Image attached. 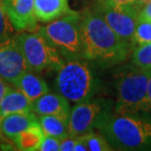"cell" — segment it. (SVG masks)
I'll return each mask as SVG.
<instances>
[{
  "label": "cell",
  "mask_w": 151,
  "mask_h": 151,
  "mask_svg": "<svg viewBox=\"0 0 151 151\" xmlns=\"http://www.w3.org/2000/svg\"><path fill=\"white\" fill-rule=\"evenodd\" d=\"M151 42V21H138L134 29L132 43L144 44Z\"/></svg>",
  "instance_id": "cell-21"
},
{
  "label": "cell",
  "mask_w": 151,
  "mask_h": 151,
  "mask_svg": "<svg viewBox=\"0 0 151 151\" xmlns=\"http://www.w3.org/2000/svg\"><path fill=\"white\" fill-rule=\"evenodd\" d=\"M149 1H150V0H135L134 3L141 9V8H142V6H144L146 3H148Z\"/></svg>",
  "instance_id": "cell-30"
},
{
  "label": "cell",
  "mask_w": 151,
  "mask_h": 151,
  "mask_svg": "<svg viewBox=\"0 0 151 151\" xmlns=\"http://www.w3.org/2000/svg\"><path fill=\"white\" fill-rule=\"evenodd\" d=\"M104 106L101 101L89 98L75 103L68 121V131L71 137H78L93 131L97 118Z\"/></svg>",
  "instance_id": "cell-8"
},
{
  "label": "cell",
  "mask_w": 151,
  "mask_h": 151,
  "mask_svg": "<svg viewBox=\"0 0 151 151\" xmlns=\"http://www.w3.org/2000/svg\"><path fill=\"white\" fill-rule=\"evenodd\" d=\"M135 0H99L98 2L104 3V4H110V5H123V4H129L134 3Z\"/></svg>",
  "instance_id": "cell-26"
},
{
  "label": "cell",
  "mask_w": 151,
  "mask_h": 151,
  "mask_svg": "<svg viewBox=\"0 0 151 151\" xmlns=\"http://www.w3.org/2000/svg\"><path fill=\"white\" fill-rule=\"evenodd\" d=\"M87 148L86 146V143L83 142V138L81 135L76 137V144H75V151H86Z\"/></svg>",
  "instance_id": "cell-27"
},
{
  "label": "cell",
  "mask_w": 151,
  "mask_h": 151,
  "mask_svg": "<svg viewBox=\"0 0 151 151\" xmlns=\"http://www.w3.org/2000/svg\"><path fill=\"white\" fill-rule=\"evenodd\" d=\"M60 141L61 139L51 135H44L40 144H39L38 151H59Z\"/></svg>",
  "instance_id": "cell-22"
},
{
  "label": "cell",
  "mask_w": 151,
  "mask_h": 151,
  "mask_svg": "<svg viewBox=\"0 0 151 151\" xmlns=\"http://www.w3.org/2000/svg\"><path fill=\"white\" fill-rule=\"evenodd\" d=\"M148 72V89H147V103H148V112L151 113V70Z\"/></svg>",
  "instance_id": "cell-29"
},
{
  "label": "cell",
  "mask_w": 151,
  "mask_h": 151,
  "mask_svg": "<svg viewBox=\"0 0 151 151\" xmlns=\"http://www.w3.org/2000/svg\"><path fill=\"white\" fill-rule=\"evenodd\" d=\"M17 149L16 146L10 141L6 140L0 134V150H14Z\"/></svg>",
  "instance_id": "cell-25"
},
{
  "label": "cell",
  "mask_w": 151,
  "mask_h": 151,
  "mask_svg": "<svg viewBox=\"0 0 151 151\" xmlns=\"http://www.w3.org/2000/svg\"><path fill=\"white\" fill-rule=\"evenodd\" d=\"M43 137L44 134L39 123H37L21 132L15 139L14 145L18 150L35 151L37 150Z\"/></svg>",
  "instance_id": "cell-17"
},
{
  "label": "cell",
  "mask_w": 151,
  "mask_h": 151,
  "mask_svg": "<svg viewBox=\"0 0 151 151\" xmlns=\"http://www.w3.org/2000/svg\"><path fill=\"white\" fill-rule=\"evenodd\" d=\"M37 123L38 117L32 111L8 114L0 118V134L6 140L14 144L21 132Z\"/></svg>",
  "instance_id": "cell-12"
},
{
  "label": "cell",
  "mask_w": 151,
  "mask_h": 151,
  "mask_svg": "<svg viewBox=\"0 0 151 151\" xmlns=\"http://www.w3.org/2000/svg\"><path fill=\"white\" fill-rule=\"evenodd\" d=\"M95 10L111 29L128 43L132 42L140 8L134 4L110 5L98 2Z\"/></svg>",
  "instance_id": "cell-7"
},
{
  "label": "cell",
  "mask_w": 151,
  "mask_h": 151,
  "mask_svg": "<svg viewBox=\"0 0 151 151\" xmlns=\"http://www.w3.org/2000/svg\"><path fill=\"white\" fill-rule=\"evenodd\" d=\"M13 84L15 87L20 89L31 102L49 91L46 81L40 76H38L37 73L29 70L21 75Z\"/></svg>",
  "instance_id": "cell-14"
},
{
  "label": "cell",
  "mask_w": 151,
  "mask_h": 151,
  "mask_svg": "<svg viewBox=\"0 0 151 151\" xmlns=\"http://www.w3.org/2000/svg\"><path fill=\"white\" fill-rule=\"evenodd\" d=\"M55 87L57 92L73 103L91 98L96 80L87 60L81 58L64 62L57 71Z\"/></svg>",
  "instance_id": "cell-4"
},
{
  "label": "cell",
  "mask_w": 151,
  "mask_h": 151,
  "mask_svg": "<svg viewBox=\"0 0 151 151\" xmlns=\"http://www.w3.org/2000/svg\"><path fill=\"white\" fill-rule=\"evenodd\" d=\"M147 89V70L134 65L124 67L116 76L117 99L115 112L120 115H137L140 112H148Z\"/></svg>",
  "instance_id": "cell-3"
},
{
  "label": "cell",
  "mask_w": 151,
  "mask_h": 151,
  "mask_svg": "<svg viewBox=\"0 0 151 151\" xmlns=\"http://www.w3.org/2000/svg\"><path fill=\"white\" fill-rule=\"evenodd\" d=\"M95 128L115 149H151V122L146 119L135 115H120L103 108Z\"/></svg>",
  "instance_id": "cell-2"
},
{
  "label": "cell",
  "mask_w": 151,
  "mask_h": 151,
  "mask_svg": "<svg viewBox=\"0 0 151 151\" xmlns=\"http://www.w3.org/2000/svg\"><path fill=\"white\" fill-rule=\"evenodd\" d=\"M31 111L37 116L52 115L69 121L70 101L59 92H46L31 103Z\"/></svg>",
  "instance_id": "cell-11"
},
{
  "label": "cell",
  "mask_w": 151,
  "mask_h": 151,
  "mask_svg": "<svg viewBox=\"0 0 151 151\" xmlns=\"http://www.w3.org/2000/svg\"><path fill=\"white\" fill-rule=\"evenodd\" d=\"M39 126L43 132L44 135H51L59 139H64L69 137L68 121L60 117L52 115H44L37 116Z\"/></svg>",
  "instance_id": "cell-16"
},
{
  "label": "cell",
  "mask_w": 151,
  "mask_h": 151,
  "mask_svg": "<svg viewBox=\"0 0 151 151\" xmlns=\"http://www.w3.org/2000/svg\"><path fill=\"white\" fill-rule=\"evenodd\" d=\"M5 5L15 31H34L37 28L35 0H5Z\"/></svg>",
  "instance_id": "cell-10"
},
{
  "label": "cell",
  "mask_w": 151,
  "mask_h": 151,
  "mask_svg": "<svg viewBox=\"0 0 151 151\" xmlns=\"http://www.w3.org/2000/svg\"><path fill=\"white\" fill-rule=\"evenodd\" d=\"M83 142L86 143L87 150L89 151H110L114 150L108 140L100 132H94L93 131L81 134Z\"/></svg>",
  "instance_id": "cell-19"
},
{
  "label": "cell",
  "mask_w": 151,
  "mask_h": 151,
  "mask_svg": "<svg viewBox=\"0 0 151 151\" xmlns=\"http://www.w3.org/2000/svg\"><path fill=\"white\" fill-rule=\"evenodd\" d=\"M81 38L83 58L87 61L113 65L128 57L129 43L110 28L96 10L81 14Z\"/></svg>",
  "instance_id": "cell-1"
},
{
  "label": "cell",
  "mask_w": 151,
  "mask_h": 151,
  "mask_svg": "<svg viewBox=\"0 0 151 151\" xmlns=\"http://www.w3.org/2000/svg\"><path fill=\"white\" fill-rule=\"evenodd\" d=\"M75 144H76V137H65L64 139L60 141V148L59 151H75Z\"/></svg>",
  "instance_id": "cell-23"
},
{
  "label": "cell",
  "mask_w": 151,
  "mask_h": 151,
  "mask_svg": "<svg viewBox=\"0 0 151 151\" xmlns=\"http://www.w3.org/2000/svg\"><path fill=\"white\" fill-rule=\"evenodd\" d=\"M35 13L39 22L49 23L69 14H74L68 0H35Z\"/></svg>",
  "instance_id": "cell-13"
},
{
  "label": "cell",
  "mask_w": 151,
  "mask_h": 151,
  "mask_svg": "<svg viewBox=\"0 0 151 151\" xmlns=\"http://www.w3.org/2000/svg\"><path fill=\"white\" fill-rule=\"evenodd\" d=\"M10 87L11 86H8L7 81H5L4 80H3V78H0V102H1L3 96L5 95V93L8 91Z\"/></svg>",
  "instance_id": "cell-28"
},
{
  "label": "cell",
  "mask_w": 151,
  "mask_h": 151,
  "mask_svg": "<svg viewBox=\"0 0 151 151\" xmlns=\"http://www.w3.org/2000/svg\"><path fill=\"white\" fill-rule=\"evenodd\" d=\"M28 70L16 37L0 42V78L8 83H14Z\"/></svg>",
  "instance_id": "cell-9"
},
{
  "label": "cell",
  "mask_w": 151,
  "mask_h": 151,
  "mask_svg": "<svg viewBox=\"0 0 151 151\" xmlns=\"http://www.w3.org/2000/svg\"><path fill=\"white\" fill-rule=\"evenodd\" d=\"M132 63L143 70H151V42L138 44L134 48Z\"/></svg>",
  "instance_id": "cell-18"
},
{
  "label": "cell",
  "mask_w": 151,
  "mask_h": 151,
  "mask_svg": "<svg viewBox=\"0 0 151 151\" xmlns=\"http://www.w3.org/2000/svg\"><path fill=\"white\" fill-rule=\"evenodd\" d=\"M138 21H151V0L140 9Z\"/></svg>",
  "instance_id": "cell-24"
},
{
  "label": "cell",
  "mask_w": 151,
  "mask_h": 151,
  "mask_svg": "<svg viewBox=\"0 0 151 151\" xmlns=\"http://www.w3.org/2000/svg\"><path fill=\"white\" fill-rule=\"evenodd\" d=\"M14 28L6 9L5 0H0V42L11 37Z\"/></svg>",
  "instance_id": "cell-20"
},
{
  "label": "cell",
  "mask_w": 151,
  "mask_h": 151,
  "mask_svg": "<svg viewBox=\"0 0 151 151\" xmlns=\"http://www.w3.org/2000/svg\"><path fill=\"white\" fill-rule=\"evenodd\" d=\"M16 38L29 71H58L64 64V57L39 32H22Z\"/></svg>",
  "instance_id": "cell-6"
},
{
  "label": "cell",
  "mask_w": 151,
  "mask_h": 151,
  "mask_svg": "<svg viewBox=\"0 0 151 151\" xmlns=\"http://www.w3.org/2000/svg\"><path fill=\"white\" fill-rule=\"evenodd\" d=\"M31 103L20 89L10 87L0 102V118L12 113L29 112Z\"/></svg>",
  "instance_id": "cell-15"
},
{
  "label": "cell",
  "mask_w": 151,
  "mask_h": 151,
  "mask_svg": "<svg viewBox=\"0 0 151 151\" xmlns=\"http://www.w3.org/2000/svg\"><path fill=\"white\" fill-rule=\"evenodd\" d=\"M81 14L76 12L49 22L38 32L59 51L65 60L83 58L81 38Z\"/></svg>",
  "instance_id": "cell-5"
}]
</instances>
